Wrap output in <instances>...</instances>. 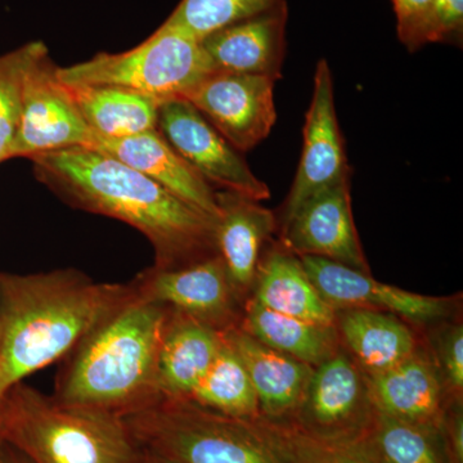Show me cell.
<instances>
[{
  "label": "cell",
  "instance_id": "cell-1",
  "mask_svg": "<svg viewBox=\"0 0 463 463\" xmlns=\"http://www.w3.org/2000/svg\"><path fill=\"white\" fill-rule=\"evenodd\" d=\"M29 158L39 181L70 205L145 234L154 246V267H183L218 254L215 219L116 158L87 147Z\"/></svg>",
  "mask_w": 463,
  "mask_h": 463
},
{
  "label": "cell",
  "instance_id": "cell-2",
  "mask_svg": "<svg viewBox=\"0 0 463 463\" xmlns=\"http://www.w3.org/2000/svg\"><path fill=\"white\" fill-rule=\"evenodd\" d=\"M134 295L132 283H99L74 269L0 273V397L66 358Z\"/></svg>",
  "mask_w": 463,
  "mask_h": 463
},
{
  "label": "cell",
  "instance_id": "cell-3",
  "mask_svg": "<svg viewBox=\"0 0 463 463\" xmlns=\"http://www.w3.org/2000/svg\"><path fill=\"white\" fill-rule=\"evenodd\" d=\"M166 316V307L134 292L66 356L53 397L61 403L118 417L156 401L158 352Z\"/></svg>",
  "mask_w": 463,
  "mask_h": 463
},
{
  "label": "cell",
  "instance_id": "cell-4",
  "mask_svg": "<svg viewBox=\"0 0 463 463\" xmlns=\"http://www.w3.org/2000/svg\"><path fill=\"white\" fill-rule=\"evenodd\" d=\"M0 438L32 463H139L143 457L123 417L61 403L24 383L3 397Z\"/></svg>",
  "mask_w": 463,
  "mask_h": 463
},
{
  "label": "cell",
  "instance_id": "cell-5",
  "mask_svg": "<svg viewBox=\"0 0 463 463\" xmlns=\"http://www.w3.org/2000/svg\"><path fill=\"white\" fill-rule=\"evenodd\" d=\"M143 452L173 463H292L276 423L160 397L123 417Z\"/></svg>",
  "mask_w": 463,
  "mask_h": 463
},
{
  "label": "cell",
  "instance_id": "cell-6",
  "mask_svg": "<svg viewBox=\"0 0 463 463\" xmlns=\"http://www.w3.org/2000/svg\"><path fill=\"white\" fill-rule=\"evenodd\" d=\"M213 72L214 66L201 42L165 24L133 50L99 53L57 69L58 78L67 85H115L160 103L185 99Z\"/></svg>",
  "mask_w": 463,
  "mask_h": 463
},
{
  "label": "cell",
  "instance_id": "cell-7",
  "mask_svg": "<svg viewBox=\"0 0 463 463\" xmlns=\"http://www.w3.org/2000/svg\"><path fill=\"white\" fill-rule=\"evenodd\" d=\"M374 414L365 374L340 347L313 368L306 394L288 425L322 443L347 447L370 428Z\"/></svg>",
  "mask_w": 463,
  "mask_h": 463
},
{
  "label": "cell",
  "instance_id": "cell-8",
  "mask_svg": "<svg viewBox=\"0 0 463 463\" xmlns=\"http://www.w3.org/2000/svg\"><path fill=\"white\" fill-rule=\"evenodd\" d=\"M57 69L42 42L26 69L20 125L9 158L85 147L90 142V128Z\"/></svg>",
  "mask_w": 463,
  "mask_h": 463
},
{
  "label": "cell",
  "instance_id": "cell-9",
  "mask_svg": "<svg viewBox=\"0 0 463 463\" xmlns=\"http://www.w3.org/2000/svg\"><path fill=\"white\" fill-rule=\"evenodd\" d=\"M130 283L137 297L191 317L222 334L240 326L243 303L218 254L183 267H152Z\"/></svg>",
  "mask_w": 463,
  "mask_h": 463
},
{
  "label": "cell",
  "instance_id": "cell-10",
  "mask_svg": "<svg viewBox=\"0 0 463 463\" xmlns=\"http://www.w3.org/2000/svg\"><path fill=\"white\" fill-rule=\"evenodd\" d=\"M157 130L212 187L259 203L269 199L267 184L190 100L174 99L161 103Z\"/></svg>",
  "mask_w": 463,
  "mask_h": 463
},
{
  "label": "cell",
  "instance_id": "cell-11",
  "mask_svg": "<svg viewBox=\"0 0 463 463\" xmlns=\"http://www.w3.org/2000/svg\"><path fill=\"white\" fill-rule=\"evenodd\" d=\"M267 75L215 71L185 97L239 152L250 151L276 124L274 85Z\"/></svg>",
  "mask_w": 463,
  "mask_h": 463
},
{
  "label": "cell",
  "instance_id": "cell-12",
  "mask_svg": "<svg viewBox=\"0 0 463 463\" xmlns=\"http://www.w3.org/2000/svg\"><path fill=\"white\" fill-rule=\"evenodd\" d=\"M301 259L307 276L334 309L355 307L390 313L414 328L430 327L452 318L456 298L426 297L377 282L370 273L316 257Z\"/></svg>",
  "mask_w": 463,
  "mask_h": 463
},
{
  "label": "cell",
  "instance_id": "cell-13",
  "mask_svg": "<svg viewBox=\"0 0 463 463\" xmlns=\"http://www.w3.org/2000/svg\"><path fill=\"white\" fill-rule=\"evenodd\" d=\"M303 137L297 176L279 219L281 227L310 197L350 175L335 108L334 81L326 60L319 61L316 67L315 88Z\"/></svg>",
  "mask_w": 463,
  "mask_h": 463
},
{
  "label": "cell",
  "instance_id": "cell-14",
  "mask_svg": "<svg viewBox=\"0 0 463 463\" xmlns=\"http://www.w3.org/2000/svg\"><path fill=\"white\" fill-rule=\"evenodd\" d=\"M281 228L282 245L298 257L328 259L370 273L353 219L349 176L310 197Z\"/></svg>",
  "mask_w": 463,
  "mask_h": 463
},
{
  "label": "cell",
  "instance_id": "cell-15",
  "mask_svg": "<svg viewBox=\"0 0 463 463\" xmlns=\"http://www.w3.org/2000/svg\"><path fill=\"white\" fill-rule=\"evenodd\" d=\"M85 147L109 155L142 173L188 205L218 222L221 209L216 201V191L157 129L124 138H108L91 132Z\"/></svg>",
  "mask_w": 463,
  "mask_h": 463
},
{
  "label": "cell",
  "instance_id": "cell-16",
  "mask_svg": "<svg viewBox=\"0 0 463 463\" xmlns=\"http://www.w3.org/2000/svg\"><path fill=\"white\" fill-rule=\"evenodd\" d=\"M365 380L377 412L403 421L440 426L452 402L426 345L383 373L365 374Z\"/></svg>",
  "mask_w": 463,
  "mask_h": 463
},
{
  "label": "cell",
  "instance_id": "cell-17",
  "mask_svg": "<svg viewBox=\"0 0 463 463\" xmlns=\"http://www.w3.org/2000/svg\"><path fill=\"white\" fill-rule=\"evenodd\" d=\"M221 215L216 222V250L237 297L245 304L251 294L264 246L279 227L272 210L259 201L216 192Z\"/></svg>",
  "mask_w": 463,
  "mask_h": 463
},
{
  "label": "cell",
  "instance_id": "cell-18",
  "mask_svg": "<svg viewBox=\"0 0 463 463\" xmlns=\"http://www.w3.org/2000/svg\"><path fill=\"white\" fill-rule=\"evenodd\" d=\"M223 335L254 386L261 419L291 423L306 394L313 367L264 345L240 327Z\"/></svg>",
  "mask_w": 463,
  "mask_h": 463
},
{
  "label": "cell",
  "instance_id": "cell-19",
  "mask_svg": "<svg viewBox=\"0 0 463 463\" xmlns=\"http://www.w3.org/2000/svg\"><path fill=\"white\" fill-rule=\"evenodd\" d=\"M288 5L240 21L201 41L215 71L281 78Z\"/></svg>",
  "mask_w": 463,
  "mask_h": 463
},
{
  "label": "cell",
  "instance_id": "cell-20",
  "mask_svg": "<svg viewBox=\"0 0 463 463\" xmlns=\"http://www.w3.org/2000/svg\"><path fill=\"white\" fill-rule=\"evenodd\" d=\"M223 343L222 332L167 307L157 361L160 397L190 399Z\"/></svg>",
  "mask_w": 463,
  "mask_h": 463
},
{
  "label": "cell",
  "instance_id": "cell-21",
  "mask_svg": "<svg viewBox=\"0 0 463 463\" xmlns=\"http://www.w3.org/2000/svg\"><path fill=\"white\" fill-rule=\"evenodd\" d=\"M335 328L341 349L364 374L383 373L423 346L416 328L390 313L355 307L335 309Z\"/></svg>",
  "mask_w": 463,
  "mask_h": 463
},
{
  "label": "cell",
  "instance_id": "cell-22",
  "mask_svg": "<svg viewBox=\"0 0 463 463\" xmlns=\"http://www.w3.org/2000/svg\"><path fill=\"white\" fill-rule=\"evenodd\" d=\"M250 298L281 315L335 326L334 307L313 285L301 259L281 242L261 255Z\"/></svg>",
  "mask_w": 463,
  "mask_h": 463
},
{
  "label": "cell",
  "instance_id": "cell-23",
  "mask_svg": "<svg viewBox=\"0 0 463 463\" xmlns=\"http://www.w3.org/2000/svg\"><path fill=\"white\" fill-rule=\"evenodd\" d=\"M239 327L264 345L313 368L336 354L341 347L335 326L281 315L250 298L243 304Z\"/></svg>",
  "mask_w": 463,
  "mask_h": 463
},
{
  "label": "cell",
  "instance_id": "cell-24",
  "mask_svg": "<svg viewBox=\"0 0 463 463\" xmlns=\"http://www.w3.org/2000/svg\"><path fill=\"white\" fill-rule=\"evenodd\" d=\"M344 448L367 463H452L443 423L408 422L377 411L362 437Z\"/></svg>",
  "mask_w": 463,
  "mask_h": 463
},
{
  "label": "cell",
  "instance_id": "cell-25",
  "mask_svg": "<svg viewBox=\"0 0 463 463\" xmlns=\"http://www.w3.org/2000/svg\"><path fill=\"white\" fill-rule=\"evenodd\" d=\"M67 88L85 123L99 136L124 138L157 129L161 103L152 97L115 85H67Z\"/></svg>",
  "mask_w": 463,
  "mask_h": 463
},
{
  "label": "cell",
  "instance_id": "cell-26",
  "mask_svg": "<svg viewBox=\"0 0 463 463\" xmlns=\"http://www.w3.org/2000/svg\"><path fill=\"white\" fill-rule=\"evenodd\" d=\"M188 401L236 419H260L254 386L239 355L225 339Z\"/></svg>",
  "mask_w": 463,
  "mask_h": 463
},
{
  "label": "cell",
  "instance_id": "cell-27",
  "mask_svg": "<svg viewBox=\"0 0 463 463\" xmlns=\"http://www.w3.org/2000/svg\"><path fill=\"white\" fill-rule=\"evenodd\" d=\"M285 5L286 0H181L164 24L201 42L218 30Z\"/></svg>",
  "mask_w": 463,
  "mask_h": 463
},
{
  "label": "cell",
  "instance_id": "cell-28",
  "mask_svg": "<svg viewBox=\"0 0 463 463\" xmlns=\"http://www.w3.org/2000/svg\"><path fill=\"white\" fill-rule=\"evenodd\" d=\"M41 43H27L0 56V163L8 160L16 138L26 69Z\"/></svg>",
  "mask_w": 463,
  "mask_h": 463
},
{
  "label": "cell",
  "instance_id": "cell-29",
  "mask_svg": "<svg viewBox=\"0 0 463 463\" xmlns=\"http://www.w3.org/2000/svg\"><path fill=\"white\" fill-rule=\"evenodd\" d=\"M430 337L432 359L443 379L449 398L462 399L463 392V327L461 322L448 321L432 326Z\"/></svg>",
  "mask_w": 463,
  "mask_h": 463
},
{
  "label": "cell",
  "instance_id": "cell-30",
  "mask_svg": "<svg viewBox=\"0 0 463 463\" xmlns=\"http://www.w3.org/2000/svg\"><path fill=\"white\" fill-rule=\"evenodd\" d=\"M399 41L411 52L435 43L432 0H392Z\"/></svg>",
  "mask_w": 463,
  "mask_h": 463
},
{
  "label": "cell",
  "instance_id": "cell-31",
  "mask_svg": "<svg viewBox=\"0 0 463 463\" xmlns=\"http://www.w3.org/2000/svg\"><path fill=\"white\" fill-rule=\"evenodd\" d=\"M276 425L281 431L292 463H367L347 448L331 446V444L315 440L288 423H276Z\"/></svg>",
  "mask_w": 463,
  "mask_h": 463
},
{
  "label": "cell",
  "instance_id": "cell-32",
  "mask_svg": "<svg viewBox=\"0 0 463 463\" xmlns=\"http://www.w3.org/2000/svg\"><path fill=\"white\" fill-rule=\"evenodd\" d=\"M435 43L458 36L463 25V0H432Z\"/></svg>",
  "mask_w": 463,
  "mask_h": 463
},
{
  "label": "cell",
  "instance_id": "cell-33",
  "mask_svg": "<svg viewBox=\"0 0 463 463\" xmlns=\"http://www.w3.org/2000/svg\"><path fill=\"white\" fill-rule=\"evenodd\" d=\"M443 431L446 437L450 462L463 463V407L462 399H455L448 404L443 419Z\"/></svg>",
  "mask_w": 463,
  "mask_h": 463
},
{
  "label": "cell",
  "instance_id": "cell-34",
  "mask_svg": "<svg viewBox=\"0 0 463 463\" xmlns=\"http://www.w3.org/2000/svg\"><path fill=\"white\" fill-rule=\"evenodd\" d=\"M0 463H32L16 448L9 446L5 441H0Z\"/></svg>",
  "mask_w": 463,
  "mask_h": 463
},
{
  "label": "cell",
  "instance_id": "cell-35",
  "mask_svg": "<svg viewBox=\"0 0 463 463\" xmlns=\"http://www.w3.org/2000/svg\"><path fill=\"white\" fill-rule=\"evenodd\" d=\"M139 463H173L167 459L161 458V457L151 455V453L143 452L141 462Z\"/></svg>",
  "mask_w": 463,
  "mask_h": 463
},
{
  "label": "cell",
  "instance_id": "cell-36",
  "mask_svg": "<svg viewBox=\"0 0 463 463\" xmlns=\"http://www.w3.org/2000/svg\"><path fill=\"white\" fill-rule=\"evenodd\" d=\"M2 402L3 397H0V419H2ZM0 441H2V438H0Z\"/></svg>",
  "mask_w": 463,
  "mask_h": 463
}]
</instances>
